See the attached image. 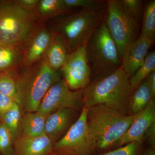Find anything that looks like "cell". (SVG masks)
Segmentation results:
<instances>
[{
	"label": "cell",
	"mask_w": 155,
	"mask_h": 155,
	"mask_svg": "<svg viewBox=\"0 0 155 155\" xmlns=\"http://www.w3.org/2000/svg\"><path fill=\"white\" fill-rule=\"evenodd\" d=\"M130 78L121 67L110 75L97 78L83 89L84 107L101 105L123 115H129L133 93Z\"/></svg>",
	"instance_id": "obj_1"
},
{
	"label": "cell",
	"mask_w": 155,
	"mask_h": 155,
	"mask_svg": "<svg viewBox=\"0 0 155 155\" xmlns=\"http://www.w3.org/2000/svg\"><path fill=\"white\" fill-rule=\"evenodd\" d=\"M135 116L123 115L106 106L88 108L87 122L92 150H104L118 143L134 119Z\"/></svg>",
	"instance_id": "obj_2"
},
{
	"label": "cell",
	"mask_w": 155,
	"mask_h": 155,
	"mask_svg": "<svg viewBox=\"0 0 155 155\" xmlns=\"http://www.w3.org/2000/svg\"><path fill=\"white\" fill-rule=\"evenodd\" d=\"M61 79L44 57L30 67L22 69L15 77L17 103L22 114L36 112L45 95L54 84Z\"/></svg>",
	"instance_id": "obj_3"
},
{
	"label": "cell",
	"mask_w": 155,
	"mask_h": 155,
	"mask_svg": "<svg viewBox=\"0 0 155 155\" xmlns=\"http://www.w3.org/2000/svg\"><path fill=\"white\" fill-rule=\"evenodd\" d=\"M105 9L72 10L50 18L49 26L53 33L62 37L70 53L85 46L92 34L105 16Z\"/></svg>",
	"instance_id": "obj_4"
},
{
	"label": "cell",
	"mask_w": 155,
	"mask_h": 155,
	"mask_svg": "<svg viewBox=\"0 0 155 155\" xmlns=\"http://www.w3.org/2000/svg\"><path fill=\"white\" fill-rule=\"evenodd\" d=\"M85 48L91 72L100 77L110 75L121 67L118 49L104 20L92 34Z\"/></svg>",
	"instance_id": "obj_5"
},
{
	"label": "cell",
	"mask_w": 155,
	"mask_h": 155,
	"mask_svg": "<svg viewBox=\"0 0 155 155\" xmlns=\"http://www.w3.org/2000/svg\"><path fill=\"white\" fill-rule=\"evenodd\" d=\"M39 22L15 1H0V44L22 46Z\"/></svg>",
	"instance_id": "obj_6"
},
{
	"label": "cell",
	"mask_w": 155,
	"mask_h": 155,
	"mask_svg": "<svg viewBox=\"0 0 155 155\" xmlns=\"http://www.w3.org/2000/svg\"><path fill=\"white\" fill-rule=\"evenodd\" d=\"M104 20L118 49L120 59L137 38L139 25L125 13L120 0H109Z\"/></svg>",
	"instance_id": "obj_7"
},
{
	"label": "cell",
	"mask_w": 155,
	"mask_h": 155,
	"mask_svg": "<svg viewBox=\"0 0 155 155\" xmlns=\"http://www.w3.org/2000/svg\"><path fill=\"white\" fill-rule=\"evenodd\" d=\"M88 108L84 107L80 116L64 137L54 143L53 153L64 155H91L92 152L87 133Z\"/></svg>",
	"instance_id": "obj_8"
},
{
	"label": "cell",
	"mask_w": 155,
	"mask_h": 155,
	"mask_svg": "<svg viewBox=\"0 0 155 155\" xmlns=\"http://www.w3.org/2000/svg\"><path fill=\"white\" fill-rule=\"evenodd\" d=\"M83 89L72 91L64 78L51 87L39 106L40 113L48 116L62 108L77 110L83 104Z\"/></svg>",
	"instance_id": "obj_9"
},
{
	"label": "cell",
	"mask_w": 155,
	"mask_h": 155,
	"mask_svg": "<svg viewBox=\"0 0 155 155\" xmlns=\"http://www.w3.org/2000/svg\"><path fill=\"white\" fill-rule=\"evenodd\" d=\"M60 70L70 90L77 91L85 88L91 82V70L85 46L70 53Z\"/></svg>",
	"instance_id": "obj_10"
},
{
	"label": "cell",
	"mask_w": 155,
	"mask_h": 155,
	"mask_svg": "<svg viewBox=\"0 0 155 155\" xmlns=\"http://www.w3.org/2000/svg\"><path fill=\"white\" fill-rule=\"evenodd\" d=\"M52 37L48 25L43 21L39 22L22 45L21 69L30 67L44 57Z\"/></svg>",
	"instance_id": "obj_11"
},
{
	"label": "cell",
	"mask_w": 155,
	"mask_h": 155,
	"mask_svg": "<svg viewBox=\"0 0 155 155\" xmlns=\"http://www.w3.org/2000/svg\"><path fill=\"white\" fill-rule=\"evenodd\" d=\"M154 122L155 103L154 99H152L142 110L135 115L130 127L117 143L118 146H122L134 142L143 143L145 133Z\"/></svg>",
	"instance_id": "obj_12"
},
{
	"label": "cell",
	"mask_w": 155,
	"mask_h": 155,
	"mask_svg": "<svg viewBox=\"0 0 155 155\" xmlns=\"http://www.w3.org/2000/svg\"><path fill=\"white\" fill-rule=\"evenodd\" d=\"M154 41L140 36L128 46L122 59L121 67L130 77L144 62Z\"/></svg>",
	"instance_id": "obj_13"
},
{
	"label": "cell",
	"mask_w": 155,
	"mask_h": 155,
	"mask_svg": "<svg viewBox=\"0 0 155 155\" xmlns=\"http://www.w3.org/2000/svg\"><path fill=\"white\" fill-rule=\"evenodd\" d=\"M15 155H51L54 143L46 134L36 137L20 135L14 141Z\"/></svg>",
	"instance_id": "obj_14"
},
{
	"label": "cell",
	"mask_w": 155,
	"mask_h": 155,
	"mask_svg": "<svg viewBox=\"0 0 155 155\" xmlns=\"http://www.w3.org/2000/svg\"><path fill=\"white\" fill-rule=\"evenodd\" d=\"M75 110L71 108H62L47 116L45 134L54 144L70 125Z\"/></svg>",
	"instance_id": "obj_15"
},
{
	"label": "cell",
	"mask_w": 155,
	"mask_h": 155,
	"mask_svg": "<svg viewBox=\"0 0 155 155\" xmlns=\"http://www.w3.org/2000/svg\"><path fill=\"white\" fill-rule=\"evenodd\" d=\"M22 46L0 44V73L17 76L22 68Z\"/></svg>",
	"instance_id": "obj_16"
},
{
	"label": "cell",
	"mask_w": 155,
	"mask_h": 155,
	"mask_svg": "<svg viewBox=\"0 0 155 155\" xmlns=\"http://www.w3.org/2000/svg\"><path fill=\"white\" fill-rule=\"evenodd\" d=\"M69 54L64 39L53 32L51 41L44 56L48 65L54 70L58 71L65 64Z\"/></svg>",
	"instance_id": "obj_17"
},
{
	"label": "cell",
	"mask_w": 155,
	"mask_h": 155,
	"mask_svg": "<svg viewBox=\"0 0 155 155\" xmlns=\"http://www.w3.org/2000/svg\"><path fill=\"white\" fill-rule=\"evenodd\" d=\"M47 116L38 111L22 114L19 136L36 137L44 134Z\"/></svg>",
	"instance_id": "obj_18"
},
{
	"label": "cell",
	"mask_w": 155,
	"mask_h": 155,
	"mask_svg": "<svg viewBox=\"0 0 155 155\" xmlns=\"http://www.w3.org/2000/svg\"><path fill=\"white\" fill-rule=\"evenodd\" d=\"M153 98L151 91L146 79H145L133 92L129 105V114L135 116L142 110Z\"/></svg>",
	"instance_id": "obj_19"
},
{
	"label": "cell",
	"mask_w": 155,
	"mask_h": 155,
	"mask_svg": "<svg viewBox=\"0 0 155 155\" xmlns=\"http://www.w3.org/2000/svg\"><path fill=\"white\" fill-rule=\"evenodd\" d=\"M69 11L64 5L63 0H39L34 13L38 20L43 21Z\"/></svg>",
	"instance_id": "obj_20"
},
{
	"label": "cell",
	"mask_w": 155,
	"mask_h": 155,
	"mask_svg": "<svg viewBox=\"0 0 155 155\" xmlns=\"http://www.w3.org/2000/svg\"><path fill=\"white\" fill-rule=\"evenodd\" d=\"M22 116L21 107L17 102L3 115L1 121L15 140L19 136L20 123Z\"/></svg>",
	"instance_id": "obj_21"
},
{
	"label": "cell",
	"mask_w": 155,
	"mask_h": 155,
	"mask_svg": "<svg viewBox=\"0 0 155 155\" xmlns=\"http://www.w3.org/2000/svg\"><path fill=\"white\" fill-rule=\"evenodd\" d=\"M155 71V51L148 52L144 62L130 77V82L133 92L149 74Z\"/></svg>",
	"instance_id": "obj_22"
},
{
	"label": "cell",
	"mask_w": 155,
	"mask_h": 155,
	"mask_svg": "<svg viewBox=\"0 0 155 155\" xmlns=\"http://www.w3.org/2000/svg\"><path fill=\"white\" fill-rule=\"evenodd\" d=\"M140 36L146 37L154 41L155 38V1H149L144 5Z\"/></svg>",
	"instance_id": "obj_23"
},
{
	"label": "cell",
	"mask_w": 155,
	"mask_h": 155,
	"mask_svg": "<svg viewBox=\"0 0 155 155\" xmlns=\"http://www.w3.org/2000/svg\"><path fill=\"white\" fill-rule=\"evenodd\" d=\"M122 6L125 13L130 19L139 25L142 20L144 5L141 0H122Z\"/></svg>",
	"instance_id": "obj_24"
},
{
	"label": "cell",
	"mask_w": 155,
	"mask_h": 155,
	"mask_svg": "<svg viewBox=\"0 0 155 155\" xmlns=\"http://www.w3.org/2000/svg\"><path fill=\"white\" fill-rule=\"evenodd\" d=\"M16 76L8 73H0V93L17 101Z\"/></svg>",
	"instance_id": "obj_25"
},
{
	"label": "cell",
	"mask_w": 155,
	"mask_h": 155,
	"mask_svg": "<svg viewBox=\"0 0 155 155\" xmlns=\"http://www.w3.org/2000/svg\"><path fill=\"white\" fill-rule=\"evenodd\" d=\"M67 10L89 9L101 10L104 8V2L96 0H63Z\"/></svg>",
	"instance_id": "obj_26"
},
{
	"label": "cell",
	"mask_w": 155,
	"mask_h": 155,
	"mask_svg": "<svg viewBox=\"0 0 155 155\" xmlns=\"http://www.w3.org/2000/svg\"><path fill=\"white\" fill-rule=\"evenodd\" d=\"M14 140L7 128L0 121V153L15 155Z\"/></svg>",
	"instance_id": "obj_27"
},
{
	"label": "cell",
	"mask_w": 155,
	"mask_h": 155,
	"mask_svg": "<svg viewBox=\"0 0 155 155\" xmlns=\"http://www.w3.org/2000/svg\"><path fill=\"white\" fill-rule=\"evenodd\" d=\"M142 144V143L137 142L130 143L112 151L99 155H141Z\"/></svg>",
	"instance_id": "obj_28"
},
{
	"label": "cell",
	"mask_w": 155,
	"mask_h": 155,
	"mask_svg": "<svg viewBox=\"0 0 155 155\" xmlns=\"http://www.w3.org/2000/svg\"><path fill=\"white\" fill-rule=\"evenodd\" d=\"M17 102L15 100L0 93V120L3 115Z\"/></svg>",
	"instance_id": "obj_29"
},
{
	"label": "cell",
	"mask_w": 155,
	"mask_h": 155,
	"mask_svg": "<svg viewBox=\"0 0 155 155\" xmlns=\"http://www.w3.org/2000/svg\"><path fill=\"white\" fill-rule=\"evenodd\" d=\"M39 0H16L15 3L25 11L34 13Z\"/></svg>",
	"instance_id": "obj_30"
},
{
	"label": "cell",
	"mask_w": 155,
	"mask_h": 155,
	"mask_svg": "<svg viewBox=\"0 0 155 155\" xmlns=\"http://www.w3.org/2000/svg\"><path fill=\"white\" fill-rule=\"evenodd\" d=\"M144 138L147 139V141L151 147L155 148V122L147 130L145 133Z\"/></svg>",
	"instance_id": "obj_31"
},
{
	"label": "cell",
	"mask_w": 155,
	"mask_h": 155,
	"mask_svg": "<svg viewBox=\"0 0 155 155\" xmlns=\"http://www.w3.org/2000/svg\"><path fill=\"white\" fill-rule=\"evenodd\" d=\"M151 91L153 98L155 96V71H153L146 78Z\"/></svg>",
	"instance_id": "obj_32"
},
{
	"label": "cell",
	"mask_w": 155,
	"mask_h": 155,
	"mask_svg": "<svg viewBox=\"0 0 155 155\" xmlns=\"http://www.w3.org/2000/svg\"><path fill=\"white\" fill-rule=\"evenodd\" d=\"M141 155H155V150L153 148L150 147L144 151Z\"/></svg>",
	"instance_id": "obj_33"
},
{
	"label": "cell",
	"mask_w": 155,
	"mask_h": 155,
	"mask_svg": "<svg viewBox=\"0 0 155 155\" xmlns=\"http://www.w3.org/2000/svg\"><path fill=\"white\" fill-rule=\"evenodd\" d=\"M51 155H64L58 154H56V153H53Z\"/></svg>",
	"instance_id": "obj_34"
},
{
	"label": "cell",
	"mask_w": 155,
	"mask_h": 155,
	"mask_svg": "<svg viewBox=\"0 0 155 155\" xmlns=\"http://www.w3.org/2000/svg\"><path fill=\"white\" fill-rule=\"evenodd\" d=\"M0 155H2V154H1V153H0Z\"/></svg>",
	"instance_id": "obj_35"
}]
</instances>
